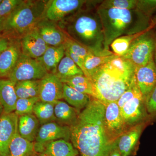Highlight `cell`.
Segmentation results:
<instances>
[{"label": "cell", "instance_id": "obj_36", "mask_svg": "<svg viewBox=\"0 0 156 156\" xmlns=\"http://www.w3.org/2000/svg\"><path fill=\"white\" fill-rule=\"evenodd\" d=\"M136 9L147 17L156 14V0H137Z\"/></svg>", "mask_w": 156, "mask_h": 156}, {"label": "cell", "instance_id": "obj_41", "mask_svg": "<svg viewBox=\"0 0 156 156\" xmlns=\"http://www.w3.org/2000/svg\"><path fill=\"white\" fill-rule=\"evenodd\" d=\"M109 156H122L117 147L116 141L115 142Z\"/></svg>", "mask_w": 156, "mask_h": 156}, {"label": "cell", "instance_id": "obj_26", "mask_svg": "<svg viewBox=\"0 0 156 156\" xmlns=\"http://www.w3.org/2000/svg\"><path fill=\"white\" fill-rule=\"evenodd\" d=\"M60 80L63 83L66 84L78 92L94 98V88L92 81L84 75H78Z\"/></svg>", "mask_w": 156, "mask_h": 156}, {"label": "cell", "instance_id": "obj_1", "mask_svg": "<svg viewBox=\"0 0 156 156\" xmlns=\"http://www.w3.org/2000/svg\"><path fill=\"white\" fill-rule=\"evenodd\" d=\"M105 112V105L92 97L89 104L70 126L71 141L81 156L109 155L115 142L107 133Z\"/></svg>", "mask_w": 156, "mask_h": 156}, {"label": "cell", "instance_id": "obj_43", "mask_svg": "<svg viewBox=\"0 0 156 156\" xmlns=\"http://www.w3.org/2000/svg\"><path fill=\"white\" fill-rule=\"evenodd\" d=\"M3 22V20L0 18V33H1V32H2V31Z\"/></svg>", "mask_w": 156, "mask_h": 156}, {"label": "cell", "instance_id": "obj_27", "mask_svg": "<svg viewBox=\"0 0 156 156\" xmlns=\"http://www.w3.org/2000/svg\"><path fill=\"white\" fill-rule=\"evenodd\" d=\"M54 105V103L43 102L40 100L36 103L33 113L38 120L40 124L43 125L56 121Z\"/></svg>", "mask_w": 156, "mask_h": 156}, {"label": "cell", "instance_id": "obj_46", "mask_svg": "<svg viewBox=\"0 0 156 156\" xmlns=\"http://www.w3.org/2000/svg\"><path fill=\"white\" fill-rule=\"evenodd\" d=\"M2 2V0H0V4H1V3Z\"/></svg>", "mask_w": 156, "mask_h": 156}, {"label": "cell", "instance_id": "obj_45", "mask_svg": "<svg viewBox=\"0 0 156 156\" xmlns=\"http://www.w3.org/2000/svg\"><path fill=\"white\" fill-rule=\"evenodd\" d=\"M154 62L156 66V48L155 50L154 53Z\"/></svg>", "mask_w": 156, "mask_h": 156}, {"label": "cell", "instance_id": "obj_9", "mask_svg": "<svg viewBox=\"0 0 156 156\" xmlns=\"http://www.w3.org/2000/svg\"><path fill=\"white\" fill-rule=\"evenodd\" d=\"M120 109L128 127L151 120L147 111L145 98L141 93L128 100Z\"/></svg>", "mask_w": 156, "mask_h": 156}, {"label": "cell", "instance_id": "obj_44", "mask_svg": "<svg viewBox=\"0 0 156 156\" xmlns=\"http://www.w3.org/2000/svg\"><path fill=\"white\" fill-rule=\"evenodd\" d=\"M4 110H3V108L2 104L1 103V100H0V117L2 114Z\"/></svg>", "mask_w": 156, "mask_h": 156}, {"label": "cell", "instance_id": "obj_25", "mask_svg": "<svg viewBox=\"0 0 156 156\" xmlns=\"http://www.w3.org/2000/svg\"><path fill=\"white\" fill-rule=\"evenodd\" d=\"M63 98L69 105L78 110L84 109L91 99V96L78 92L75 89L63 83Z\"/></svg>", "mask_w": 156, "mask_h": 156}, {"label": "cell", "instance_id": "obj_33", "mask_svg": "<svg viewBox=\"0 0 156 156\" xmlns=\"http://www.w3.org/2000/svg\"><path fill=\"white\" fill-rule=\"evenodd\" d=\"M137 0H105L101 1L98 7L106 9L123 10L136 9Z\"/></svg>", "mask_w": 156, "mask_h": 156}, {"label": "cell", "instance_id": "obj_6", "mask_svg": "<svg viewBox=\"0 0 156 156\" xmlns=\"http://www.w3.org/2000/svg\"><path fill=\"white\" fill-rule=\"evenodd\" d=\"M156 48V31L152 26L135 39L122 57L131 62L135 67L143 66L154 60Z\"/></svg>", "mask_w": 156, "mask_h": 156}, {"label": "cell", "instance_id": "obj_13", "mask_svg": "<svg viewBox=\"0 0 156 156\" xmlns=\"http://www.w3.org/2000/svg\"><path fill=\"white\" fill-rule=\"evenodd\" d=\"M151 121L131 126L116 140L117 147L122 156H132L135 153L140 137Z\"/></svg>", "mask_w": 156, "mask_h": 156}, {"label": "cell", "instance_id": "obj_17", "mask_svg": "<svg viewBox=\"0 0 156 156\" xmlns=\"http://www.w3.org/2000/svg\"><path fill=\"white\" fill-rule=\"evenodd\" d=\"M21 53L20 44L12 41L0 55V79L9 76Z\"/></svg>", "mask_w": 156, "mask_h": 156}, {"label": "cell", "instance_id": "obj_7", "mask_svg": "<svg viewBox=\"0 0 156 156\" xmlns=\"http://www.w3.org/2000/svg\"><path fill=\"white\" fill-rule=\"evenodd\" d=\"M48 73L44 65L38 58H31L21 53L8 78L16 84L21 81L41 80Z\"/></svg>", "mask_w": 156, "mask_h": 156}, {"label": "cell", "instance_id": "obj_3", "mask_svg": "<svg viewBox=\"0 0 156 156\" xmlns=\"http://www.w3.org/2000/svg\"><path fill=\"white\" fill-rule=\"evenodd\" d=\"M96 10L101 20L107 50H111V44L117 38L140 33L153 26L152 18L136 9H106L98 5Z\"/></svg>", "mask_w": 156, "mask_h": 156}, {"label": "cell", "instance_id": "obj_28", "mask_svg": "<svg viewBox=\"0 0 156 156\" xmlns=\"http://www.w3.org/2000/svg\"><path fill=\"white\" fill-rule=\"evenodd\" d=\"M15 89L18 98L39 97L40 80L18 82Z\"/></svg>", "mask_w": 156, "mask_h": 156}, {"label": "cell", "instance_id": "obj_2", "mask_svg": "<svg viewBox=\"0 0 156 156\" xmlns=\"http://www.w3.org/2000/svg\"><path fill=\"white\" fill-rule=\"evenodd\" d=\"M135 67L130 61L117 55L90 74L94 98L104 104L117 101L131 85Z\"/></svg>", "mask_w": 156, "mask_h": 156}, {"label": "cell", "instance_id": "obj_10", "mask_svg": "<svg viewBox=\"0 0 156 156\" xmlns=\"http://www.w3.org/2000/svg\"><path fill=\"white\" fill-rule=\"evenodd\" d=\"M104 105L105 129L110 139L114 143L129 128L123 120L117 101L108 102Z\"/></svg>", "mask_w": 156, "mask_h": 156}, {"label": "cell", "instance_id": "obj_29", "mask_svg": "<svg viewBox=\"0 0 156 156\" xmlns=\"http://www.w3.org/2000/svg\"><path fill=\"white\" fill-rule=\"evenodd\" d=\"M56 75L60 79H66L78 75H84L80 68L69 57L65 56L57 67Z\"/></svg>", "mask_w": 156, "mask_h": 156}, {"label": "cell", "instance_id": "obj_14", "mask_svg": "<svg viewBox=\"0 0 156 156\" xmlns=\"http://www.w3.org/2000/svg\"><path fill=\"white\" fill-rule=\"evenodd\" d=\"M18 118L14 112H3L0 117V156L9 155V144L18 131Z\"/></svg>", "mask_w": 156, "mask_h": 156}, {"label": "cell", "instance_id": "obj_37", "mask_svg": "<svg viewBox=\"0 0 156 156\" xmlns=\"http://www.w3.org/2000/svg\"><path fill=\"white\" fill-rule=\"evenodd\" d=\"M23 2L21 0H3L0 4V18L4 20Z\"/></svg>", "mask_w": 156, "mask_h": 156}, {"label": "cell", "instance_id": "obj_30", "mask_svg": "<svg viewBox=\"0 0 156 156\" xmlns=\"http://www.w3.org/2000/svg\"><path fill=\"white\" fill-rule=\"evenodd\" d=\"M117 55L114 53L107 55H95L94 53H89L84 60V65L88 74L89 79L90 74L98 68L110 61Z\"/></svg>", "mask_w": 156, "mask_h": 156}, {"label": "cell", "instance_id": "obj_15", "mask_svg": "<svg viewBox=\"0 0 156 156\" xmlns=\"http://www.w3.org/2000/svg\"><path fill=\"white\" fill-rule=\"evenodd\" d=\"M20 44L23 54L35 59L41 58L49 46L42 39L36 27L22 37Z\"/></svg>", "mask_w": 156, "mask_h": 156}, {"label": "cell", "instance_id": "obj_35", "mask_svg": "<svg viewBox=\"0 0 156 156\" xmlns=\"http://www.w3.org/2000/svg\"><path fill=\"white\" fill-rule=\"evenodd\" d=\"M140 93H141L136 83V79L134 76L131 85L117 101L119 108H121L128 100L132 99Z\"/></svg>", "mask_w": 156, "mask_h": 156}, {"label": "cell", "instance_id": "obj_11", "mask_svg": "<svg viewBox=\"0 0 156 156\" xmlns=\"http://www.w3.org/2000/svg\"><path fill=\"white\" fill-rule=\"evenodd\" d=\"M87 2L83 0L50 1L46 5L45 16L50 21H58L80 11Z\"/></svg>", "mask_w": 156, "mask_h": 156}, {"label": "cell", "instance_id": "obj_20", "mask_svg": "<svg viewBox=\"0 0 156 156\" xmlns=\"http://www.w3.org/2000/svg\"><path fill=\"white\" fill-rule=\"evenodd\" d=\"M66 50L65 44L57 47L49 46L44 55L38 59L44 65L48 73L56 74L58 64L65 56Z\"/></svg>", "mask_w": 156, "mask_h": 156}, {"label": "cell", "instance_id": "obj_4", "mask_svg": "<svg viewBox=\"0 0 156 156\" xmlns=\"http://www.w3.org/2000/svg\"><path fill=\"white\" fill-rule=\"evenodd\" d=\"M81 10L69 18L67 26L68 37L87 47L95 55L113 53L105 48L103 28L96 9Z\"/></svg>", "mask_w": 156, "mask_h": 156}, {"label": "cell", "instance_id": "obj_18", "mask_svg": "<svg viewBox=\"0 0 156 156\" xmlns=\"http://www.w3.org/2000/svg\"><path fill=\"white\" fill-rule=\"evenodd\" d=\"M36 27L42 39L48 46L57 47L64 44L66 41L67 37L52 23L40 21Z\"/></svg>", "mask_w": 156, "mask_h": 156}, {"label": "cell", "instance_id": "obj_40", "mask_svg": "<svg viewBox=\"0 0 156 156\" xmlns=\"http://www.w3.org/2000/svg\"><path fill=\"white\" fill-rule=\"evenodd\" d=\"M12 41L7 37L0 34V55L10 46Z\"/></svg>", "mask_w": 156, "mask_h": 156}, {"label": "cell", "instance_id": "obj_39", "mask_svg": "<svg viewBox=\"0 0 156 156\" xmlns=\"http://www.w3.org/2000/svg\"><path fill=\"white\" fill-rule=\"evenodd\" d=\"M65 56H67L69 57L72 59L76 65L80 68L82 71L84 75L86 76L87 77L89 78V74L87 73V71L85 69L84 65V61L82 58H80L79 56H77L75 53L72 52L71 50L69 49H66V50Z\"/></svg>", "mask_w": 156, "mask_h": 156}, {"label": "cell", "instance_id": "obj_31", "mask_svg": "<svg viewBox=\"0 0 156 156\" xmlns=\"http://www.w3.org/2000/svg\"><path fill=\"white\" fill-rule=\"evenodd\" d=\"M143 32L135 34L123 36L115 39L110 46L111 51L115 55L123 56L128 51L135 39Z\"/></svg>", "mask_w": 156, "mask_h": 156}, {"label": "cell", "instance_id": "obj_24", "mask_svg": "<svg viewBox=\"0 0 156 156\" xmlns=\"http://www.w3.org/2000/svg\"><path fill=\"white\" fill-rule=\"evenodd\" d=\"M34 151V143L23 138L18 131L9 144L8 156H31Z\"/></svg>", "mask_w": 156, "mask_h": 156}, {"label": "cell", "instance_id": "obj_19", "mask_svg": "<svg viewBox=\"0 0 156 156\" xmlns=\"http://www.w3.org/2000/svg\"><path fill=\"white\" fill-rule=\"evenodd\" d=\"M16 84L9 80L0 79V100L3 108V112L10 113L15 111L18 99L15 87Z\"/></svg>", "mask_w": 156, "mask_h": 156}, {"label": "cell", "instance_id": "obj_12", "mask_svg": "<svg viewBox=\"0 0 156 156\" xmlns=\"http://www.w3.org/2000/svg\"><path fill=\"white\" fill-rule=\"evenodd\" d=\"M63 83L56 74L48 73L40 80L39 97L43 102L55 103L63 98Z\"/></svg>", "mask_w": 156, "mask_h": 156}, {"label": "cell", "instance_id": "obj_5", "mask_svg": "<svg viewBox=\"0 0 156 156\" xmlns=\"http://www.w3.org/2000/svg\"><path fill=\"white\" fill-rule=\"evenodd\" d=\"M46 7L41 2L23 1L3 20V35L11 40L22 38L41 21Z\"/></svg>", "mask_w": 156, "mask_h": 156}, {"label": "cell", "instance_id": "obj_34", "mask_svg": "<svg viewBox=\"0 0 156 156\" xmlns=\"http://www.w3.org/2000/svg\"><path fill=\"white\" fill-rule=\"evenodd\" d=\"M65 45L66 49L71 50L77 56L82 58L83 61L85 58L89 53L92 52L87 47L76 41L68 37H67Z\"/></svg>", "mask_w": 156, "mask_h": 156}, {"label": "cell", "instance_id": "obj_32", "mask_svg": "<svg viewBox=\"0 0 156 156\" xmlns=\"http://www.w3.org/2000/svg\"><path fill=\"white\" fill-rule=\"evenodd\" d=\"M40 100L39 97L18 98L16 102L14 112L18 117L23 115L33 114L35 104Z\"/></svg>", "mask_w": 156, "mask_h": 156}, {"label": "cell", "instance_id": "obj_47", "mask_svg": "<svg viewBox=\"0 0 156 156\" xmlns=\"http://www.w3.org/2000/svg\"></svg>", "mask_w": 156, "mask_h": 156}, {"label": "cell", "instance_id": "obj_16", "mask_svg": "<svg viewBox=\"0 0 156 156\" xmlns=\"http://www.w3.org/2000/svg\"><path fill=\"white\" fill-rule=\"evenodd\" d=\"M135 77L137 86L146 100L156 86V66L154 60L143 66L136 67Z\"/></svg>", "mask_w": 156, "mask_h": 156}, {"label": "cell", "instance_id": "obj_21", "mask_svg": "<svg viewBox=\"0 0 156 156\" xmlns=\"http://www.w3.org/2000/svg\"><path fill=\"white\" fill-rule=\"evenodd\" d=\"M39 122L33 114L23 115L18 118V131L20 135L31 142L35 140L39 129Z\"/></svg>", "mask_w": 156, "mask_h": 156}, {"label": "cell", "instance_id": "obj_22", "mask_svg": "<svg viewBox=\"0 0 156 156\" xmlns=\"http://www.w3.org/2000/svg\"><path fill=\"white\" fill-rule=\"evenodd\" d=\"M79 153L72 143L59 139L47 144L42 153L45 156H77Z\"/></svg>", "mask_w": 156, "mask_h": 156}, {"label": "cell", "instance_id": "obj_23", "mask_svg": "<svg viewBox=\"0 0 156 156\" xmlns=\"http://www.w3.org/2000/svg\"><path fill=\"white\" fill-rule=\"evenodd\" d=\"M80 111L67 102L58 100L54 105V114L56 120L63 126H70L77 119Z\"/></svg>", "mask_w": 156, "mask_h": 156}, {"label": "cell", "instance_id": "obj_42", "mask_svg": "<svg viewBox=\"0 0 156 156\" xmlns=\"http://www.w3.org/2000/svg\"><path fill=\"white\" fill-rule=\"evenodd\" d=\"M152 19L153 27L154 30L156 31V14L152 17Z\"/></svg>", "mask_w": 156, "mask_h": 156}, {"label": "cell", "instance_id": "obj_38", "mask_svg": "<svg viewBox=\"0 0 156 156\" xmlns=\"http://www.w3.org/2000/svg\"><path fill=\"white\" fill-rule=\"evenodd\" d=\"M147 111L151 119L156 118V86L145 100Z\"/></svg>", "mask_w": 156, "mask_h": 156}, {"label": "cell", "instance_id": "obj_8", "mask_svg": "<svg viewBox=\"0 0 156 156\" xmlns=\"http://www.w3.org/2000/svg\"><path fill=\"white\" fill-rule=\"evenodd\" d=\"M71 131L69 126L59 125L55 122L46 123L39 128L34 143V150L42 153L47 144L51 141L64 139L70 140Z\"/></svg>", "mask_w": 156, "mask_h": 156}]
</instances>
